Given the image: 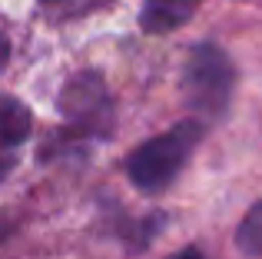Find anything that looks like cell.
<instances>
[{"instance_id":"1","label":"cell","mask_w":262,"mask_h":259,"mask_svg":"<svg viewBox=\"0 0 262 259\" xmlns=\"http://www.w3.org/2000/svg\"><path fill=\"white\" fill-rule=\"evenodd\" d=\"M199 140H203V120H183V123L169 126L166 133L140 143L126 160V176L143 193H163L183 173Z\"/></svg>"},{"instance_id":"2","label":"cell","mask_w":262,"mask_h":259,"mask_svg":"<svg viewBox=\"0 0 262 259\" xmlns=\"http://www.w3.org/2000/svg\"><path fill=\"white\" fill-rule=\"evenodd\" d=\"M236 67L216 44H196L183 67V100L189 110L203 113L206 120H219L229 110Z\"/></svg>"},{"instance_id":"3","label":"cell","mask_w":262,"mask_h":259,"mask_svg":"<svg viewBox=\"0 0 262 259\" xmlns=\"http://www.w3.org/2000/svg\"><path fill=\"white\" fill-rule=\"evenodd\" d=\"M60 113L73 136H106L113 130V100L100 73L83 70L60 90Z\"/></svg>"},{"instance_id":"4","label":"cell","mask_w":262,"mask_h":259,"mask_svg":"<svg viewBox=\"0 0 262 259\" xmlns=\"http://www.w3.org/2000/svg\"><path fill=\"white\" fill-rule=\"evenodd\" d=\"M203 0H143L140 7V27L153 37H163V33L183 27L186 20L196 13V7Z\"/></svg>"},{"instance_id":"5","label":"cell","mask_w":262,"mask_h":259,"mask_svg":"<svg viewBox=\"0 0 262 259\" xmlns=\"http://www.w3.org/2000/svg\"><path fill=\"white\" fill-rule=\"evenodd\" d=\"M30 126H33L30 110H27L20 100L0 93V153L20 146V143L30 136Z\"/></svg>"},{"instance_id":"6","label":"cell","mask_w":262,"mask_h":259,"mask_svg":"<svg viewBox=\"0 0 262 259\" xmlns=\"http://www.w3.org/2000/svg\"><path fill=\"white\" fill-rule=\"evenodd\" d=\"M236 246L246 256H262V203H256L243 216V223L236 229Z\"/></svg>"},{"instance_id":"7","label":"cell","mask_w":262,"mask_h":259,"mask_svg":"<svg viewBox=\"0 0 262 259\" xmlns=\"http://www.w3.org/2000/svg\"><path fill=\"white\" fill-rule=\"evenodd\" d=\"M103 4L106 0H40V10L50 20H73V17H83V13L96 10Z\"/></svg>"},{"instance_id":"8","label":"cell","mask_w":262,"mask_h":259,"mask_svg":"<svg viewBox=\"0 0 262 259\" xmlns=\"http://www.w3.org/2000/svg\"><path fill=\"white\" fill-rule=\"evenodd\" d=\"M7 57H10V44H7V37L0 33V70L7 67Z\"/></svg>"},{"instance_id":"9","label":"cell","mask_w":262,"mask_h":259,"mask_svg":"<svg viewBox=\"0 0 262 259\" xmlns=\"http://www.w3.org/2000/svg\"><path fill=\"white\" fill-rule=\"evenodd\" d=\"M173 259H206L203 253H199V249L196 246H189V249H183V253H176Z\"/></svg>"},{"instance_id":"10","label":"cell","mask_w":262,"mask_h":259,"mask_svg":"<svg viewBox=\"0 0 262 259\" xmlns=\"http://www.w3.org/2000/svg\"><path fill=\"white\" fill-rule=\"evenodd\" d=\"M10 166H13V156H0V180L10 173Z\"/></svg>"}]
</instances>
